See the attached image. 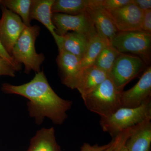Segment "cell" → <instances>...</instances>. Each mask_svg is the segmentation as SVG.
<instances>
[{
    "instance_id": "cell-1",
    "label": "cell",
    "mask_w": 151,
    "mask_h": 151,
    "mask_svg": "<svg viewBox=\"0 0 151 151\" xmlns=\"http://www.w3.org/2000/svg\"><path fill=\"white\" fill-rule=\"evenodd\" d=\"M3 91L8 94H16L29 100L28 107L31 117L37 124L47 118L55 124H62L67 118V111L72 102L62 99L53 91L43 71L37 73L33 78L22 85L4 83Z\"/></svg>"
},
{
    "instance_id": "cell-2",
    "label": "cell",
    "mask_w": 151,
    "mask_h": 151,
    "mask_svg": "<svg viewBox=\"0 0 151 151\" xmlns=\"http://www.w3.org/2000/svg\"><path fill=\"white\" fill-rule=\"evenodd\" d=\"M40 27L37 25L27 26L16 42L12 56L17 64L25 66V72L40 71V65L45 59L42 53L36 51L35 43L39 35Z\"/></svg>"
},
{
    "instance_id": "cell-3",
    "label": "cell",
    "mask_w": 151,
    "mask_h": 151,
    "mask_svg": "<svg viewBox=\"0 0 151 151\" xmlns=\"http://www.w3.org/2000/svg\"><path fill=\"white\" fill-rule=\"evenodd\" d=\"M151 119V100L136 108H122L105 118H100V124L103 132L112 139L124 130L141 122Z\"/></svg>"
},
{
    "instance_id": "cell-4",
    "label": "cell",
    "mask_w": 151,
    "mask_h": 151,
    "mask_svg": "<svg viewBox=\"0 0 151 151\" xmlns=\"http://www.w3.org/2000/svg\"><path fill=\"white\" fill-rule=\"evenodd\" d=\"M121 93L108 77L82 99L89 111L99 115L100 118H105L122 108Z\"/></svg>"
},
{
    "instance_id": "cell-5",
    "label": "cell",
    "mask_w": 151,
    "mask_h": 151,
    "mask_svg": "<svg viewBox=\"0 0 151 151\" xmlns=\"http://www.w3.org/2000/svg\"><path fill=\"white\" fill-rule=\"evenodd\" d=\"M111 44L120 53H132L140 58L146 65L150 63L151 35L141 31H119Z\"/></svg>"
},
{
    "instance_id": "cell-6",
    "label": "cell",
    "mask_w": 151,
    "mask_h": 151,
    "mask_svg": "<svg viewBox=\"0 0 151 151\" xmlns=\"http://www.w3.org/2000/svg\"><path fill=\"white\" fill-rule=\"evenodd\" d=\"M146 65L139 57L121 53L109 73V78L116 89L122 92L126 85L137 76Z\"/></svg>"
},
{
    "instance_id": "cell-7",
    "label": "cell",
    "mask_w": 151,
    "mask_h": 151,
    "mask_svg": "<svg viewBox=\"0 0 151 151\" xmlns=\"http://www.w3.org/2000/svg\"><path fill=\"white\" fill-rule=\"evenodd\" d=\"M52 23L56 28L57 35L63 36L71 31L84 34L89 37L97 33L94 24L86 11L82 13L72 15L67 14H52Z\"/></svg>"
},
{
    "instance_id": "cell-8",
    "label": "cell",
    "mask_w": 151,
    "mask_h": 151,
    "mask_svg": "<svg viewBox=\"0 0 151 151\" xmlns=\"http://www.w3.org/2000/svg\"><path fill=\"white\" fill-rule=\"evenodd\" d=\"M1 8L2 14L0 19V41L11 56L16 42L27 26L18 15L3 5Z\"/></svg>"
},
{
    "instance_id": "cell-9",
    "label": "cell",
    "mask_w": 151,
    "mask_h": 151,
    "mask_svg": "<svg viewBox=\"0 0 151 151\" xmlns=\"http://www.w3.org/2000/svg\"><path fill=\"white\" fill-rule=\"evenodd\" d=\"M151 66H149L134 86L120 94L121 106L136 108L151 100Z\"/></svg>"
},
{
    "instance_id": "cell-10",
    "label": "cell",
    "mask_w": 151,
    "mask_h": 151,
    "mask_svg": "<svg viewBox=\"0 0 151 151\" xmlns=\"http://www.w3.org/2000/svg\"><path fill=\"white\" fill-rule=\"evenodd\" d=\"M119 32L141 31L144 12L132 2L110 12Z\"/></svg>"
},
{
    "instance_id": "cell-11",
    "label": "cell",
    "mask_w": 151,
    "mask_h": 151,
    "mask_svg": "<svg viewBox=\"0 0 151 151\" xmlns=\"http://www.w3.org/2000/svg\"><path fill=\"white\" fill-rule=\"evenodd\" d=\"M58 51L56 62L62 74V83L70 89H76L81 72V59L65 51Z\"/></svg>"
},
{
    "instance_id": "cell-12",
    "label": "cell",
    "mask_w": 151,
    "mask_h": 151,
    "mask_svg": "<svg viewBox=\"0 0 151 151\" xmlns=\"http://www.w3.org/2000/svg\"><path fill=\"white\" fill-rule=\"evenodd\" d=\"M86 12L93 22L97 33L111 44L113 38L119 31L111 13L103 6L88 9Z\"/></svg>"
},
{
    "instance_id": "cell-13",
    "label": "cell",
    "mask_w": 151,
    "mask_h": 151,
    "mask_svg": "<svg viewBox=\"0 0 151 151\" xmlns=\"http://www.w3.org/2000/svg\"><path fill=\"white\" fill-rule=\"evenodd\" d=\"M92 37L84 34L72 32H67L63 36L57 35L54 40L58 51H65L81 60L85 54Z\"/></svg>"
},
{
    "instance_id": "cell-14",
    "label": "cell",
    "mask_w": 151,
    "mask_h": 151,
    "mask_svg": "<svg viewBox=\"0 0 151 151\" xmlns=\"http://www.w3.org/2000/svg\"><path fill=\"white\" fill-rule=\"evenodd\" d=\"M151 119H147L130 129L126 143L129 151H150Z\"/></svg>"
},
{
    "instance_id": "cell-15",
    "label": "cell",
    "mask_w": 151,
    "mask_h": 151,
    "mask_svg": "<svg viewBox=\"0 0 151 151\" xmlns=\"http://www.w3.org/2000/svg\"><path fill=\"white\" fill-rule=\"evenodd\" d=\"M109 77L108 73L95 65L81 70L76 89L82 98L88 95Z\"/></svg>"
},
{
    "instance_id": "cell-16",
    "label": "cell",
    "mask_w": 151,
    "mask_h": 151,
    "mask_svg": "<svg viewBox=\"0 0 151 151\" xmlns=\"http://www.w3.org/2000/svg\"><path fill=\"white\" fill-rule=\"evenodd\" d=\"M103 5V0H55L52 7V14L75 15L88 9Z\"/></svg>"
},
{
    "instance_id": "cell-17",
    "label": "cell",
    "mask_w": 151,
    "mask_h": 151,
    "mask_svg": "<svg viewBox=\"0 0 151 151\" xmlns=\"http://www.w3.org/2000/svg\"><path fill=\"white\" fill-rule=\"evenodd\" d=\"M55 0H32L30 18L41 23L55 38L57 35L56 28L52 23V7Z\"/></svg>"
},
{
    "instance_id": "cell-18",
    "label": "cell",
    "mask_w": 151,
    "mask_h": 151,
    "mask_svg": "<svg viewBox=\"0 0 151 151\" xmlns=\"http://www.w3.org/2000/svg\"><path fill=\"white\" fill-rule=\"evenodd\" d=\"M27 151H61L57 143L54 128L39 130L32 139Z\"/></svg>"
},
{
    "instance_id": "cell-19",
    "label": "cell",
    "mask_w": 151,
    "mask_h": 151,
    "mask_svg": "<svg viewBox=\"0 0 151 151\" xmlns=\"http://www.w3.org/2000/svg\"><path fill=\"white\" fill-rule=\"evenodd\" d=\"M108 43L98 33L91 38L86 52L80 61L81 70L94 65L95 60Z\"/></svg>"
},
{
    "instance_id": "cell-20",
    "label": "cell",
    "mask_w": 151,
    "mask_h": 151,
    "mask_svg": "<svg viewBox=\"0 0 151 151\" xmlns=\"http://www.w3.org/2000/svg\"><path fill=\"white\" fill-rule=\"evenodd\" d=\"M32 0H4L1 4L21 18L26 26H31V8Z\"/></svg>"
},
{
    "instance_id": "cell-21",
    "label": "cell",
    "mask_w": 151,
    "mask_h": 151,
    "mask_svg": "<svg viewBox=\"0 0 151 151\" xmlns=\"http://www.w3.org/2000/svg\"><path fill=\"white\" fill-rule=\"evenodd\" d=\"M120 53L111 44L106 45L97 57L94 65L109 75L115 60Z\"/></svg>"
},
{
    "instance_id": "cell-22",
    "label": "cell",
    "mask_w": 151,
    "mask_h": 151,
    "mask_svg": "<svg viewBox=\"0 0 151 151\" xmlns=\"http://www.w3.org/2000/svg\"><path fill=\"white\" fill-rule=\"evenodd\" d=\"M131 128L124 130L112 139L114 151H129L126 147V143Z\"/></svg>"
},
{
    "instance_id": "cell-23",
    "label": "cell",
    "mask_w": 151,
    "mask_h": 151,
    "mask_svg": "<svg viewBox=\"0 0 151 151\" xmlns=\"http://www.w3.org/2000/svg\"><path fill=\"white\" fill-rule=\"evenodd\" d=\"M132 2V0H103V6L111 12L121 8Z\"/></svg>"
},
{
    "instance_id": "cell-24",
    "label": "cell",
    "mask_w": 151,
    "mask_h": 151,
    "mask_svg": "<svg viewBox=\"0 0 151 151\" xmlns=\"http://www.w3.org/2000/svg\"><path fill=\"white\" fill-rule=\"evenodd\" d=\"M17 71L13 65L5 59L0 57V76H6L14 77Z\"/></svg>"
},
{
    "instance_id": "cell-25",
    "label": "cell",
    "mask_w": 151,
    "mask_h": 151,
    "mask_svg": "<svg viewBox=\"0 0 151 151\" xmlns=\"http://www.w3.org/2000/svg\"><path fill=\"white\" fill-rule=\"evenodd\" d=\"M141 32L151 35V9L144 12Z\"/></svg>"
},
{
    "instance_id": "cell-26",
    "label": "cell",
    "mask_w": 151,
    "mask_h": 151,
    "mask_svg": "<svg viewBox=\"0 0 151 151\" xmlns=\"http://www.w3.org/2000/svg\"><path fill=\"white\" fill-rule=\"evenodd\" d=\"M113 143V140L108 144L100 146L97 144L91 145L89 143H85L81 146L80 151H105Z\"/></svg>"
},
{
    "instance_id": "cell-27",
    "label": "cell",
    "mask_w": 151,
    "mask_h": 151,
    "mask_svg": "<svg viewBox=\"0 0 151 151\" xmlns=\"http://www.w3.org/2000/svg\"><path fill=\"white\" fill-rule=\"evenodd\" d=\"M0 57L8 61L9 63L15 68L17 71L21 69V65H19L16 63L12 57L6 51L5 49L2 44L1 41H0Z\"/></svg>"
},
{
    "instance_id": "cell-28",
    "label": "cell",
    "mask_w": 151,
    "mask_h": 151,
    "mask_svg": "<svg viewBox=\"0 0 151 151\" xmlns=\"http://www.w3.org/2000/svg\"><path fill=\"white\" fill-rule=\"evenodd\" d=\"M132 2L143 12L151 9V0H132Z\"/></svg>"
},
{
    "instance_id": "cell-29",
    "label": "cell",
    "mask_w": 151,
    "mask_h": 151,
    "mask_svg": "<svg viewBox=\"0 0 151 151\" xmlns=\"http://www.w3.org/2000/svg\"><path fill=\"white\" fill-rule=\"evenodd\" d=\"M112 140H113V143H112V145H111V146H110V147H109L105 151H114V145H113V140L112 139Z\"/></svg>"
},
{
    "instance_id": "cell-30",
    "label": "cell",
    "mask_w": 151,
    "mask_h": 151,
    "mask_svg": "<svg viewBox=\"0 0 151 151\" xmlns=\"http://www.w3.org/2000/svg\"><path fill=\"white\" fill-rule=\"evenodd\" d=\"M1 2H2L1 0H0V4H1Z\"/></svg>"
}]
</instances>
